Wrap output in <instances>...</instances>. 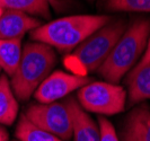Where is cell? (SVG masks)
Masks as SVG:
<instances>
[{
    "mask_svg": "<svg viewBox=\"0 0 150 141\" xmlns=\"http://www.w3.org/2000/svg\"><path fill=\"white\" fill-rule=\"evenodd\" d=\"M112 18L105 15H75L42 24L30 32V40L70 53Z\"/></svg>",
    "mask_w": 150,
    "mask_h": 141,
    "instance_id": "obj_1",
    "label": "cell"
},
{
    "mask_svg": "<svg viewBox=\"0 0 150 141\" xmlns=\"http://www.w3.org/2000/svg\"><path fill=\"white\" fill-rule=\"evenodd\" d=\"M150 36L149 18H135L127 26L120 40L97 72L107 82L119 84L141 59Z\"/></svg>",
    "mask_w": 150,
    "mask_h": 141,
    "instance_id": "obj_2",
    "label": "cell"
},
{
    "mask_svg": "<svg viewBox=\"0 0 150 141\" xmlns=\"http://www.w3.org/2000/svg\"><path fill=\"white\" fill-rule=\"evenodd\" d=\"M55 63L57 55L53 47L36 41L27 42L22 50L18 67L11 76L10 86L16 98L23 102L30 99L52 72Z\"/></svg>",
    "mask_w": 150,
    "mask_h": 141,
    "instance_id": "obj_3",
    "label": "cell"
},
{
    "mask_svg": "<svg viewBox=\"0 0 150 141\" xmlns=\"http://www.w3.org/2000/svg\"><path fill=\"white\" fill-rule=\"evenodd\" d=\"M127 21L123 18L111 19L78 45L71 54V59L85 72L97 71L127 30Z\"/></svg>",
    "mask_w": 150,
    "mask_h": 141,
    "instance_id": "obj_4",
    "label": "cell"
},
{
    "mask_svg": "<svg viewBox=\"0 0 150 141\" xmlns=\"http://www.w3.org/2000/svg\"><path fill=\"white\" fill-rule=\"evenodd\" d=\"M128 99L122 86L107 81H91L77 91V102L83 111L114 115L124 111Z\"/></svg>",
    "mask_w": 150,
    "mask_h": 141,
    "instance_id": "obj_5",
    "label": "cell"
},
{
    "mask_svg": "<svg viewBox=\"0 0 150 141\" xmlns=\"http://www.w3.org/2000/svg\"><path fill=\"white\" fill-rule=\"evenodd\" d=\"M25 115L33 124L62 141L74 138L72 116L66 102L32 104L26 108Z\"/></svg>",
    "mask_w": 150,
    "mask_h": 141,
    "instance_id": "obj_6",
    "label": "cell"
},
{
    "mask_svg": "<svg viewBox=\"0 0 150 141\" xmlns=\"http://www.w3.org/2000/svg\"><path fill=\"white\" fill-rule=\"evenodd\" d=\"M91 81L93 79L86 74H71L55 70L38 86L34 93V97L38 103H53Z\"/></svg>",
    "mask_w": 150,
    "mask_h": 141,
    "instance_id": "obj_7",
    "label": "cell"
},
{
    "mask_svg": "<svg viewBox=\"0 0 150 141\" xmlns=\"http://www.w3.org/2000/svg\"><path fill=\"white\" fill-rule=\"evenodd\" d=\"M41 25V21L35 17L22 11L5 9L0 16V40L23 38L27 32H32Z\"/></svg>",
    "mask_w": 150,
    "mask_h": 141,
    "instance_id": "obj_8",
    "label": "cell"
},
{
    "mask_svg": "<svg viewBox=\"0 0 150 141\" xmlns=\"http://www.w3.org/2000/svg\"><path fill=\"white\" fill-rule=\"evenodd\" d=\"M121 128V141H150V110L147 105L132 108Z\"/></svg>",
    "mask_w": 150,
    "mask_h": 141,
    "instance_id": "obj_9",
    "label": "cell"
},
{
    "mask_svg": "<svg viewBox=\"0 0 150 141\" xmlns=\"http://www.w3.org/2000/svg\"><path fill=\"white\" fill-rule=\"evenodd\" d=\"M64 102L71 112L75 141H99L98 124L81 108L76 98L69 97Z\"/></svg>",
    "mask_w": 150,
    "mask_h": 141,
    "instance_id": "obj_10",
    "label": "cell"
},
{
    "mask_svg": "<svg viewBox=\"0 0 150 141\" xmlns=\"http://www.w3.org/2000/svg\"><path fill=\"white\" fill-rule=\"evenodd\" d=\"M128 104L133 106L150 99V62L138 69H131L127 74Z\"/></svg>",
    "mask_w": 150,
    "mask_h": 141,
    "instance_id": "obj_11",
    "label": "cell"
},
{
    "mask_svg": "<svg viewBox=\"0 0 150 141\" xmlns=\"http://www.w3.org/2000/svg\"><path fill=\"white\" fill-rule=\"evenodd\" d=\"M18 114V102L6 74L0 76V124L11 125Z\"/></svg>",
    "mask_w": 150,
    "mask_h": 141,
    "instance_id": "obj_12",
    "label": "cell"
},
{
    "mask_svg": "<svg viewBox=\"0 0 150 141\" xmlns=\"http://www.w3.org/2000/svg\"><path fill=\"white\" fill-rule=\"evenodd\" d=\"M22 50V38L0 40V68L10 77L18 67Z\"/></svg>",
    "mask_w": 150,
    "mask_h": 141,
    "instance_id": "obj_13",
    "label": "cell"
},
{
    "mask_svg": "<svg viewBox=\"0 0 150 141\" xmlns=\"http://www.w3.org/2000/svg\"><path fill=\"white\" fill-rule=\"evenodd\" d=\"M0 7L22 11L30 16H40L42 18H50L49 0H0Z\"/></svg>",
    "mask_w": 150,
    "mask_h": 141,
    "instance_id": "obj_14",
    "label": "cell"
},
{
    "mask_svg": "<svg viewBox=\"0 0 150 141\" xmlns=\"http://www.w3.org/2000/svg\"><path fill=\"white\" fill-rule=\"evenodd\" d=\"M15 135L18 141H62L58 137L40 129L26 118L21 115L16 126Z\"/></svg>",
    "mask_w": 150,
    "mask_h": 141,
    "instance_id": "obj_15",
    "label": "cell"
},
{
    "mask_svg": "<svg viewBox=\"0 0 150 141\" xmlns=\"http://www.w3.org/2000/svg\"><path fill=\"white\" fill-rule=\"evenodd\" d=\"M105 9L110 11L150 13V0H107Z\"/></svg>",
    "mask_w": 150,
    "mask_h": 141,
    "instance_id": "obj_16",
    "label": "cell"
},
{
    "mask_svg": "<svg viewBox=\"0 0 150 141\" xmlns=\"http://www.w3.org/2000/svg\"><path fill=\"white\" fill-rule=\"evenodd\" d=\"M98 128H99V141H120L113 124L103 115L98 118Z\"/></svg>",
    "mask_w": 150,
    "mask_h": 141,
    "instance_id": "obj_17",
    "label": "cell"
},
{
    "mask_svg": "<svg viewBox=\"0 0 150 141\" xmlns=\"http://www.w3.org/2000/svg\"><path fill=\"white\" fill-rule=\"evenodd\" d=\"M148 62H150V36H149V40H148V44H147V47H146V51H144L143 55L141 57V59L139 60V62H138L133 68H135V69L141 68V67H143L144 64H147ZM133 68H132V69H133Z\"/></svg>",
    "mask_w": 150,
    "mask_h": 141,
    "instance_id": "obj_18",
    "label": "cell"
},
{
    "mask_svg": "<svg viewBox=\"0 0 150 141\" xmlns=\"http://www.w3.org/2000/svg\"><path fill=\"white\" fill-rule=\"evenodd\" d=\"M8 140H9L8 131L4 126L0 125V141H8Z\"/></svg>",
    "mask_w": 150,
    "mask_h": 141,
    "instance_id": "obj_19",
    "label": "cell"
},
{
    "mask_svg": "<svg viewBox=\"0 0 150 141\" xmlns=\"http://www.w3.org/2000/svg\"><path fill=\"white\" fill-rule=\"evenodd\" d=\"M4 10H5V9H2V8L0 7V16L2 15V13H4Z\"/></svg>",
    "mask_w": 150,
    "mask_h": 141,
    "instance_id": "obj_20",
    "label": "cell"
},
{
    "mask_svg": "<svg viewBox=\"0 0 150 141\" xmlns=\"http://www.w3.org/2000/svg\"><path fill=\"white\" fill-rule=\"evenodd\" d=\"M0 72H1V68H0Z\"/></svg>",
    "mask_w": 150,
    "mask_h": 141,
    "instance_id": "obj_21",
    "label": "cell"
},
{
    "mask_svg": "<svg viewBox=\"0 0 150 141\" xmlns=\"http://www.w3.org/2000/svg\"><path fill=\"white\" fill-rule=\"evenodd\" d=\"M16 141H18V140H16Z\"/></svg>",
    "mask_w": 150,
    "mask_h": 141,
    "instance_id": "obj_22",
    "label": "cell"
}]
</instances>
